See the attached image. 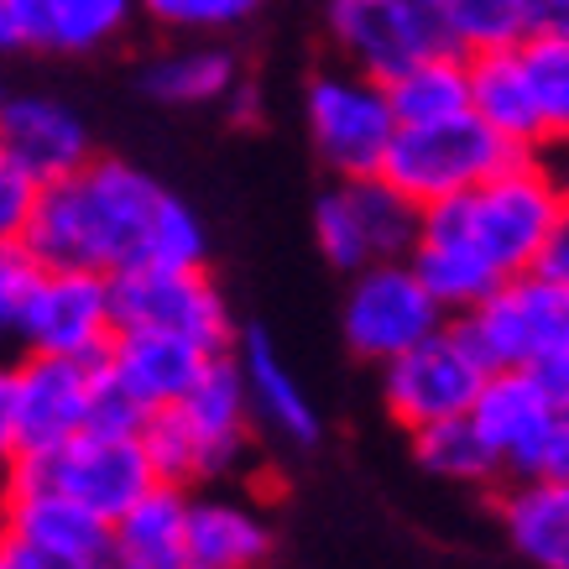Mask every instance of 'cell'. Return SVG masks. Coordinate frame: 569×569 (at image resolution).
Instances as JSON below:
<instances>
[{"label": "cell", "mask_w": 569, "mask_h": 569, "mask_svg": "<svg viewBox=\"0 0 569 569\" xmlns=\"http://www.w3.org/2000/svg\"><path fill=\"white\" fill-rule=\"evenodd\" d=\"M110 309L116 329L178 335L209 356H224L236 346L230 303L204 267H126L110 277Z\"/></svg>", "instance_id": "ba28073f"}, {"label": "cell", "mask_w": 569, "mask_h": 569, "mask_svg": "<svg viewBox=\"0 0 569 569\" xmlns=\"http://www.w3.org/2000/svg\"><path fill=\"white\" fill-rule=\"evenodd\" d=\"M0 152L42 189V183L79 173L94 157V137L73 104L52 100V94H11L0 100Z\"/></svg>", "instance_id": "9a60e30c"}, {"label": "cell", "mask_w": 569, "mask_h": 569, "mask_svg": "<svg viewBox=\"0 0 569 569\" xmlns=\"http://www.w3.org/2000/svg\"><path fill=\"white\" fill-rule=\"evenodd\" d=\"M387 104H392L397 126H429V121H449V116H466L470 110L466 52L439 48L429 58H418L413 69L387 79Z\"/></svg>", "instance_id": "484cf974"}, {"label": "cell", "mask_w": 569, "mask_h": 569, "mask_svg": "<svg viewBox=\"0 0 569 569\" xmlns=\"http://www.w3.org/2000/svg\"><path fill=\"white\" fill-rule=\"evenodd\" d=\"M32 204H37V183L21 173L11 157L0 152V246H11V241L27 236Z\"/></svg>", "instance_id": "d6a6232c"}, {"label": "cell", "mask_w": 569, "mask_h": 569, "mask_svg": "<svg viewBox=\"0 0 569 569\" xmlns=\"http://www.w3.org/2000/svg\"><path fill=\"white\" fill-rule=\"evenodd\" d=\"M21 246L42 267H204L209 230L183 193L126 157H89L79 173L42 183Z\"/></svg>", "instance_id": "6da1fadb"}, {"label": "cell", "mask_w": 569, "mask_h": 569, "mask_svg": "<svg viewBox=\"0 0 569 569\" xmlns=\"http://www.w3.org/2000/svg\"><path fill=\"white\" fill-rule=\"evenodd\" d=\"M89 397L94 361L21 350V361H11V460L73 439L89 423Z\"/></svg>", "instance_id": "5bb4252c"}, {"label": "cell", "mask_w": 569, "mask_h": 569, "mask_svg": "<svg viewBox=\"0 0 569 569\" xmlns=\"http://www.w3.org/2000/svg\"><path fill=\"white\" fill-rule=\"evenodd\" d=\"M413 460L429 470L433 481H449V486H491L501 476V460L491 455L481 429L470 423V413L413 429Z\"/></svg>", "instance_id": "f1b7e54d"}, {"label": "cell", "mask_w": 569, "mask_h": 569, "mask_svg": "<svg viewBox=\"0 0 569 569\" xmlns=\"http://www.w3.org/2000/svg\"><path fill=\"white\" fill-rule=\"evenodd\" d=\"M449 325L486 371H528L569 340V288L543 282L538 272H512Z\"/></svg>", "instance_id": "8992f818"}, {"label": "cell", "mask_w": 569, "mask_h": 569, "mask_svg": "<svg viewBox=\"0 0 569 569\" xmlns=\"http://www.w3.org/2000/svg\"><path fill=\"white\" fill-rule=\"evenodd\" d=\"M236 371H241V381H246V402H251V413H257L261 423L277 433V439L303 445V449L319 445L325 423H319V408H313L309 387L298 381V371L277 356V346L261 335V329L241 335Z\"/></svg>", "instance_id": "44dd1931"}, {"label": "cell", "mask_w": 569, "mask_h": 569, "mask_svg": "<svg viewBox=\"0 0 569 569\" xmlns=\"http://www.w3.org/2000/svg\"><path fill=\"white\" fill-rule=\"evenodd\" d=\"M518 147H507L497 131H486L476 116H449V121L429 126H397L387 141L377 173L392 183L397 193H408L418 209L445 204L455 193L476 189L481 178H491Z\"/></svg>", "instance_id": "5b68a950"}, {"label": "cell", "mask_w": 569, "mask_h": 569, "mask_svg": "<svg viewBox=\"0 0 569 569\" xmlns=\"http://www.w3.org/2000/svg\"><path fill=\"white\" fill-rule=\"evenodd\" d=\"M137 21V0H32L37 48L63 58H94L116 48Z\"/></svg>", "instance_id": "d4e9b609"}, {"label": "cell", "mask_w": 569, "mask_h": 569, "mask_svg": "<svg viewBox=\"0 0 569 569\" xmlns=\"http://www.w3.org/2000/svg\"><path fill=\"white\" fill-rule=\"evenodd\" d=\"M543 147H569V27H538L518 48Z\"/></svg>", "instance_id": "f546056e"}, {"label": "cell", "mask_w": 569, "mask_h": 569, "mask_svg": "<svg viewBox=\"0 0 569 569\" xmlns=\"http://www.w3.org/2000/svg\"><path fill=\"white\" fill-rule=\"evenodd\" d=\"M565 209V178L553 173L538 152H512L491 178L476 189L455 193L445 204H429L423 214L466 236L501 277L528 272L543 230Z\"/></svg>", "instance_id": "3957f363"}, {"label": "cell", "mask_w": 569, "mask_h": 569, "mask_svg": "<svg viewBox=\"0 0 569 569\" xmlns=\"http://www.w3.org/2000/svg\"><path fill=\"white\" fill-rule=\"evenodd\" d=\"M528 476H543V481H569V408H559V413H553V423H549V433H543V445H538Z\"/></svg>", "instance_id": "e575fe53"}, {"label": "cell", "mask_w": 569, "mask_h": 569, "mask_svg": "<svg viewBox=\"0 0 569 569\" xmlns=\"http://www.w3.org/2000/svg\"><path fill=\"white\" fill-rule=\"evenodd\" d=\"M565 204H569V183H565Z\"/></svg>", "instance_id": "b9f144b4"}, {"label": "cell", "mask_w": 569, "mask_h": 569, "mask_svg": "<svg viewBox=\"0 0 569 569\" xmlns=\"http://www.w3.org/2000/svg\"><path fill=\"white\" fill-rule=\"evenodd\" d=\"M449 313L429 298V288L418 282V272L402 261H371L361 272H350V293L340 309V329L346 346L361 361L381 366L413 350L418 340H429L433 329H445Z\"/></svg>", "instance_id": "30bf717a"}, {"label": "cell", "mask_w": 569, "mask_h": 569, "mask_svg": "<svg viewBox=\"0 0 569 569\" xmlns=\"http://www.w3.org/2000/svg\"><path fill=\"white\" fill-rule=\"evenodd\" d=\"M261 11V0H137V17L173 37H224L246 27Z\"/></svg>", "instance_id": "4dcf8cb0"}, {"label": "cell", "mask_w": 569, "mask_h": 569, "mask_svg": "<svg viewBox=\"0 0 569 569\" xmlns=\"http://www.w3.org/2000/svg\"><path fill=\"white\" fill-rule=\"evenodd\" d=\"M439 27L455 52H497L522 48L528 37L543 27L538 0H439Z\"/></svg>", "instance_id": "4316f807"}, {"label": "cell", "mask_w": 569, "mask_h": 569, "mask_svg": "<svg viewBox=\"0 0 569 569\" xmlns=\"http://www.w3.org/2000/svg\"><path fill=\"white\" fill-rule=\"evenodd\" d=\"M423 6H439V0H423Z\"/></svg>", "instance_id": "7bdbcfd3"}, {"label": "cell", "mask_w": 569, "mask_h": 569, "mask_svg": "<svg viewBox=\"0 0 569 569\" xmlns=\"http://www.w3.org/2000/svg\"><path fill=\"white\" fill-rule=\"evenodd\" d=\"M303 126L319 162L335 178H366L381 168L387 141L397 131V116L387 104V84L371 73H356L346 63L319 69L303 89Z\"/></svg>", "instance_id": "9c48e42d"}, {"label": "cell", "mask_w": 569, "mask_h": 569, "mask_svg": "<svg viewBox=\"0 0 569 569\" xmlns=\"http://www.w3.org/2000/svg\"><path fill=\"white\" fill-rule=\"evenodd\" d=\"M241 58L224 48L220 37H189L183 48L157 52L141 69V94L168 110H209V104H230L241 89Z\"/></svg>", "instance_id": "ffe728a7"}, {"label": "cell", "mask_w": 569, "mask_h": 569, "mask_svg": "<svg viewBox=\"0 0 569 569\" xmlns=\"http://www.w3.org/2000/svg\"><path fill=\"white\" fill-rule=\"evenodd\" d=\"M543 11V27H569V0H538Z\"/></svg>", "instance_id": "ab89813d"}, {"label": "cell", "mask_w": 569, "mask_h": 569, "mask_svg": "<svg viewBox=\"0 0 569 569\" xmlns=\"http://www.w3.org/2000/svg\"><path fill=\"white\" fill-rule=\"evenodd\" d=\"M408 267L418 272V282L429 288V298L449 313V319L476 309V303L501 282V272L466 241V236H455L449 224L429 220V214L418 224V241H413V251H408Z\"/></svg>", "instance_id": "603a6c76"}, {"label": "cell", "mask_w": 569, "mask_h": 569, "mask_svg": "<svg viewBox=\"0 0 569 569\" xmlns=\"http://www.w3.org/2000/svg\"><path fill=\"white\" fill-rule=\"evenodd\" d=\"M466 69H470V116H476L486 131H497L507 147H518V152H543L533 89H528L518 48L470 52Z\"/></svg>", "instance_id": "7402d4cb"}, {"label": "cell", "mask_w": 569, "mask_h": 569, "mask_svg": "<svg viewBox=\"0 0 569 569\" xmlns=\"http://www.w3.org/2000/svg\"><path fill=\"white\" fill-rule=\"evenodd\" d=\"M272 522L257 501L189 497L183 507V565L189 569H261L272 559Z\"/></svg>", "instance_id": "d6986e66"}, {"label": "cell", "mask_w": 569, "mask_h": 569, "mask_svg": "<svg viewBox=\"0 0 569 569\" xmlns=\"http://www.w3.org/2000/svg\"><path fill=\"white\" fill-rule=\"evenodd\" d=\"M104 371V381H116L131 402L141 408V418L157 408H173L178 397L189 392L199 371L209 366V350L178 340V335H152V329H116V340L104 346V356L94 361Z\"/></svg>", "instance_id": "e0dca14e"}, {"label": "cell", "mask_w": 569, "mask_h": 569, "mask_svg": "<svg viewBox=\"0 0 569 569\" xmlns=\"http://www.w3.org/2000/svg\"><path fill=\"white\" fill-rule=\"evenodd\" d=\"M183 486L157 481L110 522V559H183Z\"/></svg>", "instance_id": "83f0119b"}, {"label": "cell", "mask_w": 569, "mask_h": 569, "mask_svg": "<svg viewBox=\"0 0 569 569\" xmlns=\"http://www.w3.org/2000/svg\"><path fill=\"white\" fill-rule=\"evenodd\" d=\"M141 445H147L157 481L183 486V491L199 481H220L241 466L246 445H251V402H246L236 356L230 350L209 356L199 381L173 408L141 418Z\"/></svg>", "instance_id": "7a4b0ae2"}, {"label": "cell", "mask_w": 569, "mask_h": 569, "mask_svg": "<svg viewBox=\"0 0 569 569\" xmlns=\"http://www.w3.org/2000/svg\"><path fill=\"white\" fill-rule=\"evenodd\" d=\"M553 413L559 408L538 387L533 371H486L481 392L470 402V423L481 429V439L491 445V455L501 460L507 476H528Z\"/></svg>", "instance_id": "ac0fdd59"}, {"label": "cell", "mask_w": 569, "mask_h": 569, "mask_svg": "<svg viewBox=\"0 0 569 569\" xmlns=\"http://www.w3.org/2000/svg\"><path fill=\"white\" fill-rule=\"evenodd\" d=\"M6 466H11V449L0 445V481H6Z\"/></svg>", "instance_id": "60d3db41"}, {"label": "cell", "mask_w": 569, "mask_h": 569, "mask_svg": "<svg viewBox=\"0 0 569 569\" xmlns=\"http://www.w3.org/2000/svg\"><path fill=\"white\" fill-rule=\"evenodd\" d=\"M528 272H538L543 282H559V288H569V204L559 209V220L543 230V241H538L533 261H528Z\"/></svg>", "instance_id": "836d02e7"}, {"label": "cell", "mask_w": 569, "mask_h": 569, "mask_svg": "<svg viewBox=\"0 0 569 569\" xmlns=\"http://www.w3.org/2000/svg\"><path fill=\"white\" fill-rule=\"evenodd\" d=\"M0 569H94V565H79L69 553L37 549V543H27L17 533H0Z\"/></svg>", "instance_id": "d590c367"}, {"label": "cell", "mask_w": 569, "mask_h": 569, "mask_svg": "<svg viewBox=\"0 0 569 569\" xmlns=\"http://www.w3.org/2000/svg\"><path fill=\"white\" fill-rule=\"evenodd\" d=\"M110 340H116L110 277L84 272V267H42L27 298V319H21V350L100 361Z\"/></svg>", "instance_id": "4fadbf2b"}, {"label": "cell", "mask_w": 569, "mask_h": 569, "mask_svg": "<svg viewBox=\"0 0 569 569\" xmlns=\"http://www.w3.org/2000/svg\"><path fill=\"white\" fill-rule=\"evenodd\" d=\"M325 32L340 52V63L371 79H397L418 58L449 48L439 11L423 0H329Z\"/></svg>", "instance_id": "8fae6325"}, {"label": "cell", "mask_w": 569, "mask_h": 569, "mask_svg": "<svg viewBox=\"0 0 569 569\" xmlns=\"http://www.w3.org/2000/svg\"><path fill=\"white\" fill-rule=\"evenodd\" d=\"M423 209L381 173L335 178L313 199V241L335 272H361L371 261H402L418 241Z\"/></svg>", "instance_id": "52a82bcc"}, {"label": "cell", "mask_w": 569, "mask_h": 569, "mask_svg": "<svg viewBox=\"0 0 569 569\" xmlns=\"http://www.w3.org/2000/svg\"><path fill=\"white\" fill-rule=\"evenodd\" d=\"M6 476L52 486V491L73 497L79 507H89V512L104 522H116L141 491L157 486V470H152V460H147L141 429L137 433L79 429L73 439L42 449V455H17V460L6 466Z\"/></svg>", "instance_id": "277c9868"}, {"label": "cell", "mask_w": 569, "mask_h": 569, "mask_svg": "<svg viewBox=\"0 0 569 569\" xmlns=\"http://www.w3.org/2000/svg\"><path fill=\"white\" fill-rule=\"evenodd\" d=\"M528 371H533L538 387L553 397V408H569V340L565 346H553L549 356H538Z\"/></svg>", "instance_id": "74e56055"}, {"label": "cell", "mask_w": 569, "mask_h": 569, "mask_svg": "<svg viewBox=\"0 0 569 569\" xmlns=\"http://www.w3.org/2000/svg\"><path fill=\"white\" fill-rule=\"evenodd\" d=\"M37 48V27H32V0H0V58L11 52Z\"/></svg>", "instance_id": "8d00e7d4"}, {"label": "cell", "mask_w": 569, "mask_h": 569, "mask_svg": "<svg viewBox=\"0 0 569 569\" xmlns=\"http://www.w3.org/2000/svg\"><path fill=\"white\" fill-rule=\"evenodd\" d=\"M37 277H42V261L27 246H0V361H11V350H21V319H27Z\"/></svg>", "instance_id": "1f68e13d"}, {"label": "cell", "mask_w": 569, "mask_h": 569, "mask_svg": "<svg viewBox=\"0 0 569 569\" xmlns=\"http://www.w3.org/2000/svg\"><path fill=\"white\" fill-rule=\"evenodd\" d=\"M486 366L470 356V346L455 335V325L433 329L429 340L402 350L392 361H381V408L402 429H429L439 418L470 413V402L481 392Z\"/></svg>", "instance_id": "7c38bea8"}, {"label": "cell", "mask_w": 569, "mask_h": 569, "mask_svg": "<svg viewBox=\"0 0 569 569\" xmlns=\"http://www.w3.org/2000/svg\"><path fill=\"white\" fill-rule=\"evenodd\" d=\"M0 533H17L37 549L69 553V559L94 569H104V559H110V522L52 486L17 481V476L0 481Z\"/></svg>", "instance_id": "2e32d148"}, {"label": "cell", "mask_w": 569, "mask_h": 569, "mask_svg": "<svg viewBox=\"0 0 569 569\" xmlns=\"http://www.w3.org/2000/svg\"><path fill=\"white\" fill-rule=\"evenodd\" d=\"M104 569H189L183 559H104Z\"/></svg>", "instance_id": "f35d334b"}, {"label": "cell", "mask_w": 569, "mask_h": 569, "mask_svg": "<svg viewBox=\"0 0 569 569\" xmlns=\"http://www.w3.org/2000/svg\"><path fill=\"white\" fill-rule=\"evenodd\" d=\"M501 533L528 569H569V481L518 476L501 497Z\"/></svg>", "instance_id": "cb8c5ba5"}]
</instances>
